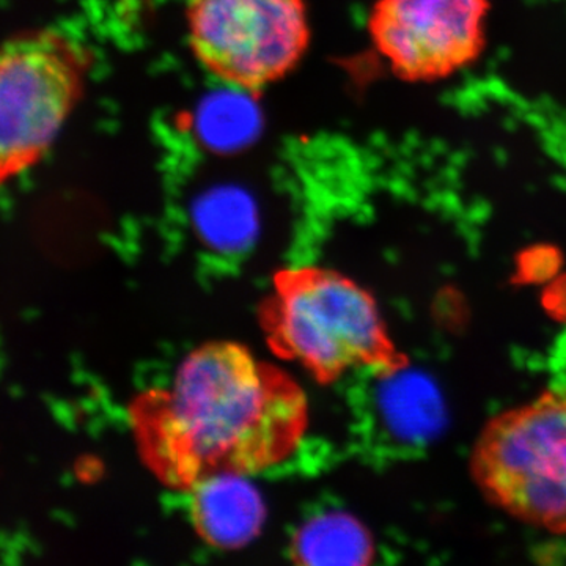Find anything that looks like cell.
I'll return each instance as SVG.
<instances>
[{"label": "cell", "instance_id": "cell-5", "mask_svg": "<svg viewBox=\"0 0 566 566\" xmlns=\"http://www.w3.org/2000/svg\"><path fill=\"white\" fill-rule=\"evenodd\" d=\"M188 35L203 69L252 92L301 62L311 28L304 0H189Z\"/></svg>", "mask_w": 566, "mask_h": 566}, {"label": "cell", "instance_id": "cell-2", "mask_svg": "<svg viewBox=\"0 0 566 566\" xmlns=\"http://www.w3.org/2000/svg\"><path fill=\"white\" fill-rule=\"evenodd\" d=\"M262 316L275 353L318 381L331 382L364 367L394 375L406 365L371 294L335 271H281Z\"/></svg>", "mask_w": 566, "mask_h": 566}, {"label": "cell", "instance_id": "cell-6", "mask_svg": "<svg viewBox=\"0 0 566 566\" xmlns=\"http://www.w3.org/2000/svg\"><path fill=\"white\" fill-rule=\"evenodd\" d=\"M488 10V0H378L368 31L397 76L442 80L479 57Z\"/></svg>", "mask_w": 566, "mask_h": 566}, {"label": "cell", "instance_id": "cell-8", "mask_svg": "<svg viewBox=\"0 0 566 566\" xmlns=\"http://www.w3.org/2000/svg\"><path fill=\"white\" fill-rule=\"evenodd\" d=\"M293 553L301 564L365 565L375 551L370 535L354 517L329 513L301 528Z\"/></svg>", "mask_w": 566, "mask_h": 566}, {"label": "cell", "instance_id": "cell-3", "mask_svg": "<svg viewBox=\"0 0 566 566\" xmlns=\"http://www.w3.org/2000/svg\"><path fill=\"white\" fill-rule=\"evenodd\" d=\"M471 474L506 515L566 535V389L493 417L472 450Z\"/></svg>", "mask_w": 566, "mask_h": 566}, {"label": "cell", "instance_id": "cell-1", "mask_svg": "<svg viewBox=\"0 0 566 566\" xmlns=\"http://www.w3.org/2000/svg\"><path fill=\"white\" fill-rule=\"evenodd\" d=\"M144 463L167 488L192 490L222 474L251 475L296 452L308 423L303 389L249 349L212 342L193 349L170 381L128 409Z\"/></svg>", "mask_w": 566, "mask_h": 566}, {"label": "cell", "instance_id": "cell-4", "mask_svg": "<svg viewBox=\"0 0 566 566\" xmlns=\"http://www.w3.org/2000/svg\"><path fill=\"white\" fill-rule=\"evenodd\" d=\"M88 59L57 32L0 44V188L39 166L85 88Z\"/></svg>", "mask_w": 566, "mask_h": 566}, {"label": "cell", "instance_id": "cell-7", "mask_svg": "<svg viewBox=\"0 0 566 566\" xmlns=\"http://www.w3.org/2000/svg\"><path fill=\"white\" fill-rule=\"evenodd\" d=\"M244 476H210L189 491L193 526L212 546H243L262 528V497Z\"/></svg>", "mask_w": 566, "mask_h": 566}]
</instances>
